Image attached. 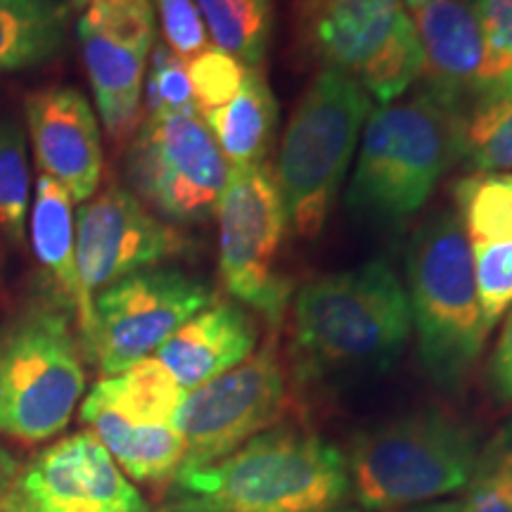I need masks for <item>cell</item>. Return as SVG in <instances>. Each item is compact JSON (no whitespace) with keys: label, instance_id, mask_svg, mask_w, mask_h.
<instances>
[{"label":"cell","instance_id":"1","mask_svg":"<svg viewBox=\"0 0 512 512\" xmlns=\"http://www.w3.org/2000/svg\"><path fill=\"white\" fill-rule=\"evenodd\" d=\"M411 304L382 261L320 275L292 304V370L302 387H347L389 373L411 337Z\"/></svg>","mask_w":512,"mask_h":512},{"label":"cell","instance_id":"2","mask_svg":"<svg viewBox=\"0 0 512 512\" xmlns=\"http://www.w3.org/2000/svg\"><path fill=\"white\" fill-rule=\"evenodd\" d=\"M176 482L183 503L211 512H320L351 494L342 451L287 422Z\"/></svg>","mask_w":512,"mask_h":512},{"label":"cell","instance_id":"3","mask_svg":"<svg viewBox=\"0 0 512 512\" xmlns=\"http://www.w3.org/2000/svg\"><path fill=\"white\" fill-rule=\"evenodd\" d=\"M479 451L482 437L458 413L425 406L396 415L351 441V494L368 512L441 501L470 484Z\"/></svg>","mask_w":512,"mask_h":512},{"label":"cell","instance_id":"4","mask_svg":"<svg viewBox=\"0 0 512 512\" xmlns=\"http://www.w3.org/2000/svg\"><path fill=\"white\" fill-rule=\"evenodd\" d=\"M451 164H458L456 110L420 86L408 100L370 114L347 209L384 226L411 219Z\"/></svg>","mask_w":512,"mask_h":512},{"label":"cell","instance_id":"5","mask_svg":"<svg viewBox=\"0 0 512 512\" xmlns=\"http://www.w3.org/2000/svg\"><path fill=\"white\" fill-rule=\"evenodd\" d=\"M408 304L425 375L458 392L489 337L472 266L470 242L456 211L434 214L408 247Z\"/></svg>","mask_w":512,"mask_h":512},{"label":"cell","instance_id":"6","mask_svg":"<svg viewBox=\"0 0 512 512\" xmlns=\"http://www.w3.org/2000/svg\"><path fill=\"white\" fill-rule=\"evenodd\" d=\"M368 114L370 95L330 69H320L294 105L275 176L299 240L323 233Z\"/></svg>","mask_w":512,"mask_h":512},{"label":"cell","instance_id":"7","mask_svg":"<svg viewBox=\"0 0 512 512\" xmlns=\"http://www.w3.org/2000/svg\"><path fill=\"white\" fill-rule=\"evenodd\" d=\"M86 389L72 323L34 304L0 328V434L36 446L67 430Z\"/></svg>","mask_w":512,"mask_h":512},{"label":"cell","instance_id":"8","mask_svg":"<svg viewBox=\"0 0 512 512\" xmlns=\"http://www.w3.org/2000/svg\"><path fill=\"white\" fill-rule=\"evenodd\" d=\"M297 46L354 79L382 105L420 81L422 57L406 0H292Z\"/></svg>","mask_w":512,"mask_h":512},{"label":"cell","instance_id":"9","mask_svg":"<svg viewBox=\"0 0 512 512\" xmlns=\"http://www.w3.org/2000/svg\"><path fill=\"white\" fill-rule=\"evenodd\" d=\"M216 216L223 285L238 302L278 325L290 304L292 283L280 273L290 221L273 166H230Z\"/></svg>","mask_w":512,"mask_h":512},{"label":"cell","instance_id":"10","mask_svg":"<svg viewBox=\"0 0 512 512\" xmlns=\"http://www.w3.org/2000/svg\"><path fill=\"white\" fill-rule=\"evenodd\" d=\"M287 406L290 380L273 339L245 363L185 394L174 418L185 441L178 475L228 458L256 434L280 425Z\"/></svg>","mask_w":512,"mask_h":512},{"label":"cell","instance_id":"11","mask_svg":"<svg viewBox=\"0 0 512 512\" xmlns=\"http://www.w3.org/2000/svg\"><path fill=\"white\" fill-rule=\"evenodd\" d=\"M136 197L171 221L207 219L219 204L230 164L200 112L145 117L126 159Z\"/></svg>","mask_w":512,"mask_h":512},{"label":"cell","instance_id":"12","mask_svg":"<svg viewBox=\"0 0 512 512\" xmlns=\"http://www.w3.org/2000/svg\"><path fill=\"white\" fill-rule=\"evenodd\" d=\"M209 304V287L181 271L131 273L93 297V335L86 349L98 358L105 377L117 375L157 354L166 339Z\"/></svg>","mask_w":512,"mask_h":512},{"label":"cell","instance_id":"13","mask_svg":"<svg viewBox=\"0 0 512 512\" xmlns=\"http://www.w3.org/2000/svg\"><path fill=\"white\" fill-rule=\"evenodd\" d=\"M81 55L107 136L133 138L152 48L155 10L150 0H93L79 17Z\"/></svg>","mask_w":512,"mask_h":512},{"label":"cell","instance_id":"14","mask_svg":"<svg viewBox=\"0 0 512 512\" xmlns=\"http://www.w3.org/2000/svg\"><path fill=\"white\" fill-rule=\"evenodd\" d=\"M0 512H147V505L98 437L76 432L17 472Z\"/></svg>","mask_w":512,"mask_h":512},{"label":"cell","instance_id":"15","mask_svg":"<svg viewBox=\"0 0 512 512\" xmlns=\"http://www.w3.org/2000/svg\"><path fill=\"white\" fill-rule=\"evenodd\" d=\"M74 223L76 261L91 294L188 247V240L174 226L152 214L145 202L121 185H110L83 202Z\"/></svg>","mask_w":512,"mask_h":512},{"label":"cell","instance_id":"16","mask_svg":"<svg viewBox=\"0 0 512 512\" xmlns=\"http://www.w3.org/2000/svg\"><path fill=\"white\" fill-rule=\"evenodd\" d=\"M38 169L76 202H88L102 178L100 124L86 95L69 86L31 93L24 102Z\"/></svg>","mask_w":512,"mask_h":512},{"label":"cell","instance_id":"17","mask_svg":"<svg viewBox=\"0 0 512 512\" xmlns=\"http://www.w3.org/2000/svg\"><path fill=\"white\" fill-rule=\"evenodd\" d=\"M411 19L422 57V86L458 110L489 79V50L475 0H441L411 10Z\"/></svg>","mask_w":512,"mask_h":512},{"label":"cell","instance_id":"18","mask_svg":"<svg viewBox=\"0 0 512 512\" xmlns=\"http://www.w3.org/2000/svg\"><path fill=\"white\" fill-rule=\"evenodd\" d=\"M259 328L254 316L238 304L221 302L195 313L162 347L157 361L185 392L202 387L254 354Z\"/></svg>","mask_w":512,"mask_h":512},{"label":"cell","instance_id":"19","mask_svg":"<svg viewBox=\"0 0 512 512\" xmlns=\"http://www.w3.org/2000/svg\"><path fill=\"white\" fill-rule=\"evenodd\" d=\"M72 197L53 178L43 176L36 181V195L31 202L29 230L36 259L46 268L53 283L74 311L83 344L88 347L93 335V294L83 285L76 261V223Z\"/></svg>","mask_w":512,"mask_h":512},{"label":"cell","instance_id":"20","mask_svg":"<svg viewBox=\"0 0 512 512\" xmlns=\"http://www.w3.org/2000/svg\"><path fill=\"white\" fill-rule=\"evenodd\" d=\"M81 420L128 479L155 484L181 470L185 441L174 425H131L91 401L81 403Z\"/></svg>","mask_w":512,"mask_h":512},{"label":"cell","instance_id":"21","mask_svg":"<svg viewBox=\"0 0 512 512\" xmlns=\"http://www.w3.org/2000/svg\"><path fill=\"white\" fill-rule=\"evenodd\" d=\"M230 166L266 162L278 126V102L261 67H247L240 91L228 105L202 114Z\"/></svg>","mask_w":512,"mask_h":512},{"label":"cell","instance_id":"22","mask_svg":"<svg viewBox=\"0 0 512 512\" xmlns=\"http://www.w3.org/2000/svg\"><path fill=\"white\" fill-rule=\"evenodd\" d=\"M458 162L512 171V74L482 81L456 110Z\"/></svg>","mask_w":512,"mask_h":512},{"label":"cell","instance_id":"23","mask_svg":"<svg viewBox=\"0 0 512 512\" xmlns=\"http://www.w3.org/2000/svg\"><path fill=\"white\" fill-rule=\"evenodd\" d=\"M185 389L157 358H143L95 384L86 401L117 413L131 425H174Z\"/></svg>","mask_w":512,"mask_h":512},{"label":"cell","instance_id":"24","mask_svg":"<svg viewBox=\"0 0 512 512\" xmlns=\"http://www.w3.org/2000/svg\"><path fill=\"white\" fill-rule=\"evenodd\" d=\"M67 34L60 0H0V76L48 62Z\"/></svg>","mask_w":512,"mask_h":512},{"label":"cell","instance_id":"25","mask_svg":"<svg viewBox=\"0 0 512 512\" xmlns=\"http://www.w3.org/2000/svg\"><path fill=\"white\" fill-rule=\"evenodd\" d=\"M470 247L512 242V171H475L453 188Z\"/></svg>","mask_w":512,"mask_h":512},{"label":"cell","instance_id":"26","mask_svg":"<svg viewBox=\"0 0 512 512\" xmlns=\"http://www.w3.org/2000/svg\"><path fill=\"white\" fill-rule=\"evenodd\" d=\"M216 48L245 67L264 64L273 27V0H195Z\"/></svg>","mask_w":512,"mask_h":512},{"label":"cell","instance_id":"27","mask_svg":"<svg viewBox=\"0 0 512 512\" xmlns=\"http://www.w3.org/2000/svg\"><path fill=\"white\" fill-rule=\"evenodd\" d=\"M27 138L17 119L0 117V230L10 242H24L31 209Z\"/></svg>","mask_w":512,"mask_h":512},{"label":"cell","instance_id":"28","mask_svg":"<svg viewBox=\"0 0 512 512\" xmlns=\"http://www.w3.org/2000/svg\"><path fill=\"white\" fill-rule=\"evenodd\" d=\"M460 512H512V418L482 444Z\"/></svg>","mask_w":512,"mask_h":512},{"label":"cell","instance_id":"29","mask_svg":"<svg viewBox=\"0 0 512 512\" xmlns=\"http://www.w3.org/2000/svg\"><path fill=\"white\" fill-rule=\"evenodd\" d=\"M145 117L164 112H197L188 76V62L166 43H157L150 53V67L143 83Z\"/></svg>","mask_w":512,"mask_h":512},{"label":"cell","instance_id":"30","mask_svg":"<svg viewBox=\"0 0 512 512\" xmlns=\"http://www.w3.org/2000/svg\"><path fill=\"white\" fill-rule=\"evenodd\" d=\"M247 67L219 48H207L188 60V76L197 112L207 114L228 105L245 81Z\"/></svg>","mask_w":512,"mask_h":512},{"label":"cell","instance_id":"31","mask_svg":"<svg viewBox=\"0 0 512 512\" xmlns=\"http://www.w3.org/2000/svg\"><path fill=\"white\" fill-rule=\"evenodd\" d=\"M157 12L166 46L181 55L185 62L209 48L207 29L195 0H150Z\"/></svg>","mask_w":512,"mask_h":512},{"label":"cell","instance_id":"32","mask_svg":"<svg viewBox=\"0 0 512 512\" xmlns=\"http://www.w3.org/2000/svg\"><path fill=\"white\" fill-rule=\"evenodd\" d=\"M475 10L489 50V79L512 74V0H475Z\"/></svg>","mask_w":512,"mask_h":512},{"label":"cell","instance_id":"33","mask_svg":"<svg viewBox=\"0 0 512 512\" xmlns=\"http://www.w3.org/2000/svg\"><path fill=\"white\" fill-rule=\"evenodd\" d=\"M491 394L498 403H512V306L505 313L501 335L491 351L489 366H486Z\"/></svg>","mask_w":512,"mask_h":512},{"label":"cell","instance_id":"34","mask_svg":"<svg viewBox=\"0 0 512 512\" xmlns=\"http://www.w3.org/2000/svg\"><path fill=\"white\" fill-rule=\"evenodd\" d=\"M17 472H19V465L15 463V458H12L10 453L0 446V496L10 489L12 479L17 477Z\"/></svg>","mask_w":512,"mask_h":512},{"label":"cell","instance_id":"35","mask_svg":"<svg viewBox=\"0 0 512 512\" xmlns=\"http://www.w3.org/2000/svg\"><path fill=\"white\" fill-rule=\"evenodd\" d=\"M392 512H460V501H432L420 505H408Z\"/></svg>","mask_w":512,"mask_h":512},{"label":"cell","instance_id":"36","mask_svg":"<svg viewBox=\"0 0 512 512\" xmlns=\"http://www.w3.org/2000/svg\"><path fill=\"white\" fill-rule=\"evenodd\" d=\"M320 512H361V508L358 505H349L347 501L335 505V508H328V510H320Z\"/></svg>","mask_w":512,"mask_h":512},{"label":"cell","instance_id":"37","mask_svg":"<svg viewBox=\"0 0 512 512\" xmlns=\"http://www.w3.org/2000/svg\"><path fill=\"white\" fill-rule=\"evenodd\" d=\"M166 512H211V510L197 508V505H190V503H181V505H176V508H169Z\"/></svg>","mask_w":512,"mask_h":512},{"label":"cell","instance_id":"38","mask_svg":"<svg viewBox=\"0 0 512 512\" xmlns=\"http://www.w3.org/2000/svg\"><path fill=\"white\" fill-rule=\"evenodd\" d=\"M432 3H441V0H406V8L418 10V8H425V5H432Z\"/></svg>","mask_w":512,"mask_h":512},{"label":"cell","instance_id":"39","mask_svg":"<svg viewBox=\"0 0 512 512\" xmlns=\"http://www.w3.org/2000/svg\"><path fill=\"white\" fill-rule=\"evenodd\" d=\"M91 3L93 0H69V5H72L74 10H86Z\"/></svg>","mask_w":512,"mask_h":512}]
</instances>
